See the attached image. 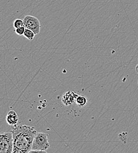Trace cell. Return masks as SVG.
Masks as SVG:
<instances>
[{
    "mask_svg": "<svg viewBox=\"0 0 138 153\" xmlns=\"http://www.w3.org/2000/svg\"><path fill=\"white\" fill-rule=\"evenodd\" d=\"M13 135L11 132H4L0 135V153H13Z\"/></svg>",
    "mask_w": 138,
    "mask_h": 153,
    "instance_id": "obj_3",
    "label": "cell"
},
{
    "mask_svg": "<svg viewBox=\"0 0 138 153\" xmlns=\"http://www.w3.org/2000/svg\"><path fill=\"white\" fill-rule=\"evenodd\" d=\"M36 34L31 30L26 28L24 34V36L29 40H33Z\"/></svg>",
    "mask_w": 138,
    "mask_h": 153,
    "instance_id": "obj_8",
    "label": "cell"
},
{
    "mask_svg": "<svg viewBox=\"0 0 138 153\" xmlns=\"http://www.w3.org/2000/svg\"><path fill=\"white\" fill-rule=\"evenodd\" d=\"M78 95L74 91H67L62 97V101L65 106L72 105L78 97Z\"/></svg>",
    "mask_w": 138,
    "mask_h": 153,
    "instance_id": "obj_5",
    "label": "cell"
},
{
    "mask_svg": "<svg viewBox=\"0 0 138 153\" xmlns=\"http://www.w3.org/2000/svg\"><path fill=\"white\" fill-rule=\"evenodd\" d=\"M14 28H18L19 27H22V26H24V20L22 19H15L14 21Z\"/></svg>",
    "mask_w": 138,
    "mask_h": 153,
    "instance_id": "obj_9",
    "label": "cell"
},
{
    "mask_svg": "<svg viewBox=\"0 0 138 153\" xmlns=\"http://www.w3.org/2000/svg\"><path fill=\"white\" fill-rule=\"evenodd\" d=\"M24 24L26 28L32 30L35 34H40L41 24L40 20L32 16H27L24 19Z\"/></svg>",
    "mask_w": 138,
    "mask_h": 153,
    "instance_id": "obj_4",
    "label": "cell"
},
{
    "mask_svg": "<svg viewBox=\"0 0 138 153\" xmlns=\"http://www.w3.org/2000/svg\"><path fill=\"white\" fill-rule=\"evenodd\" d=\"M135 70H136V71L138 73V64L136 66V68H135Z\"/></svg>",
    "mask_w": 138,
    "mask_h": 153,
    "instance_id": "obj_11",
    "label": "cell"
},
{
    "mask_svg": "<svg viewBox=\"0 0 138 153\" xmlns=\"http://www.w3.org/2000/svg\"></svg>",
    "mask_w": 138,
    "mask_h": 153,
    "instance_id": "obj_12",
    "label": "cell"
},
{
    "mask_svg": "<svg viewBox=\"0 0 138 153\" xmlns=\"http://www.w3.org/2000/svg\"><path fill=\"white\" fill-rule=\"evenodd\" d=\"M19 118L17 113L14 110L10 111L6 117V121L8 125L15 126L17 124Z\"/></svg>",
    "mask_w": 138,
    "mask_h": 153,
    "instance_id": "obj_6",
    "label": "cell"
},
{
    "mask_svg": "<svg viewBox=\"0 0 138 153\" xmlns=\"http://www.w3.org/2000/svg\"><path fill=\"white\" fill-rule=\"evenodd\" d=\"M13 153H28L31 150L34 137L37 131L34 127L27 125L15 126L13 128Z\"/></svg>",
    "mask_w": 138,
    "mask_h": 153,
    "instance_id": "obj_1",
    "label": "cell"
},
{
    "mask_svg": "<svg viewBox=\"0 0 138 153\" xmlns=\"http://www.w3.org/2000/svg\"><path fill=\"white\" fill-rule=\"evenodd\" d=\"M25 29H26V28L25 27V26H22V27H21L18 28H15V32L18 36H22L24 34Z\"/></svg>",
    "mask_w": 138,
    "mask_h": 153,
    "instance_id": "obj_10",
    "label": "cell"
},
{
    "mask_svg": "<svg viewBox=\"0 0 138 153\" xmlns=\"http://www.w3.org/2000/svg\"><path fill=\"white\" fill-rule=\"evenodd\" d=\"M88 102L87 98L84 96H78L75 100V103L79 107H85Z\"/></svg>",
    "mask_w": 138,
    "mask_h": 153,
    "instance_id": "obj_7",
    "label": "cell"
},
{
    "mask_svg": "<svg viewBox=\"0 0 138 153\" xmlns=\"http://www.w3.org/2000/svg\"><path fill=\"white\" fill-rule=\"evenodd\" d=\"M48 135V134L44 133L37 132L34 137L31 150L30 153H46V150L50 147Z\"/></svg>",
    "mask_w": 138,
    "mask_h": 153,
    "instance_id": "obj_2",
    "label": "cell"
}]
</instances>
